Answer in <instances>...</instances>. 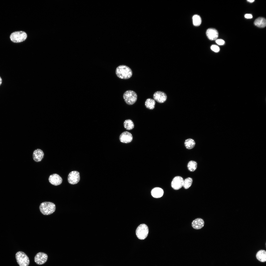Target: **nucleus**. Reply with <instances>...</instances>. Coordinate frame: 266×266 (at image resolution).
Masks as SVG:
<instances>
[{
	"instance_id": "f257e3e1",
	"label": "nucleus",
	"mask_w": 266,
	"mask_h": 266,
	"mask_svg": "<svg viewBox=\"0 0 266 266\" xmlns=\"http://www.w3.org/2000/svg\"><path fill=\"white\" fill-rule=\"evenodd\" d=\"M116 73L119 78L123 79H128L132 76L133 72L131 69L125 65H121L116 68Z\"/></svg>"
},
{
	"instance_id": "f03ea898",
	"label": "nucleus",
	"mask_w": 266,
	"mask_h": 266,
	"mask_svg": "<svg viewBox=\"0 0 266 266\" xmlns=\"http://www.w3.org/2000/svg\"><path fill=\"white\" fill-rule=\"evenodd\" d=\"M39 209L41 213L44 215H49L53 213L56 209L55 205L50 202H44L42 203L39 206Z\"/></svg>"
},
{
	"instance_id": "7ed1b4c3",
	"label": "nucleus",
	"mask_w": 266,
	"mask_h": 266,
	"mask_svg": "<svg viewBox=\"0 0 266 266\" xmlns=\"http://www.w3.org/2000/svg\"><path fill=\"white\" fill-rule=\"evenodd\" d=\"M123 98L125 102L129 105H132L136 101L137 95L135 92L131 90L126 91L123 95Z\"/></svg>"
},
{
	"instance_id": "20e7f679",
	"label": "nucleus",
	"mask_w": 266,
	"mask_h": 266,
	"mask_svg": "<svg viewBox=\"0 0 266 266\" xmlns=\"http://www.w3.org/2000/svg\"><path fill=\"white\" fill-rule=\"evenodd\" d=\"M16 258L18 264L19 266H28L30 261L27 255L23 252L19 251L16 254Z\"/></svg>"
},
{
	"instance_id": "39448f33",
	"label": "nucleus",
	"mask_w": 266,
	"mask_h": 266,
	"mask_svg": "<svg viewBox=\"0 0 266 266\" xmlns=\"http://www.w3.org/2000/svg\"><path fill=\"white\" fill-rule=\"evenodd\" d=\"M149 233L147 226L144 224L140 225L137 227L136 231V235L139 239L144 240L147 237Z\"/></svg>"
},
{
	"instance_id": "423d86ee",
	"label": "nucleus",
	"mask_w": 266,
	"mask_h": 266,
	"mask_svg": "<svg viewBox=\"0 0 266 266\" xmlns=\"http://www.w3.org/2000/svg\"><path fill=\"white\" fill-rule=\"evenodd\" d=\"M27 35L24 32L22 31H17L11 33L10 36L11 40L15 43H19L24 41L26 38Z\"/></svg>"
},
{
	"instance_id": "0eeeda50",
	"label": "nucleus",
	"mask_w": 266,
	"mask_h": 266,
	"mask_svg": "<svg viewBox=\"0 0 266 266\" xmlns=\"http://www.w3.org/2000/svg\"><path fill=\"white\" fill-rule=\"evenodd\" d=\"M79 172L77 171H73L70 172L68 175L67 180L68 182L72 184L77 183L80 180Z\"/></svg>"
},
{
	"instance_id": "6e6552de",
	"label": "nucleus",
	"mask_w": 266,
	"mask_h": 266,
	"mask_svg": "<svg viewBox=\"0 0 266 266\" xmlns=\"http://www.w3.org/2000/svg\"><path fill=\"white\" fill-rule=\"evenodd\" d=\"M184 179L181 176H179L175 177L171 183V186L174 190H178L181 188L183 186Z\"/></svg>"
},
{
	"instance_id": "1a4fd4ad",
	"label": "nucleus",
	"mask_w": 266,
	"mask_h": 266,
	"mask_svg": "<svg viewBox=\"0 0 266 266\" xmlns=\"http://www.w3.org/2000/svg\"><path fill=\"white\" fill-rule=\"evenodd\" d=\"M48 258L47 254L45 253L40 252L37 253L34 258L35 263L38 265H41L45 263Z\"/></svg>"
},
{
	"instance_id": "9d476101",
	"label": "nucleus",
	"mask_w": 266,
	"mask_h": 266,
	"mask_svg": "<svg viewBox=\"0 0 266 266\" xmlns=\"http://www.w3.org/2000/svg\"><path fill=\"white\" fill-rule=\"evenodd\" d=\"M153 98L154 100L158 102L162 103L166 101L167 99V96L164 92L158 91L155 92L153 94Z\"/></svg>"
},
{
	"instance_id": "9b49d317",
	"label": "nucleus",
	"mask_w": 266,
	"mask_h": 266,
	"mask_svg": "<svg viewBox=\"0 0 266 266\" xmlns=\"http://www.w3.org/2000/svg\"><path fill=\"white\" fill-rule=\"evenodd\" d=\"M50 183L52 184L57 186L61 184L62 182V178L57 174H53L50 175L49 178Z\"/></svg>"
},
{
	"instance_id": "f8f14e48",
	"label": "nucleus",
	"mask_w": 266,
	"mask_h": 266,
	"mask_svg": "<svg viewBox=\"0 0 266 266\" xmlns=\"http://www.w3.org/2000/svg\"><path fill=\"white\" fill-rule=\"evenodd\" d=\"M133 137L132 134L127 131L122 133L119 137V139L121 142L128 143L130 142L132 140Z\"/></svg>"
},
{
	"instance_id": "ddd939ff",
	"label": "nucleus",
	"mask_w": 266,
	"mask_h": 266,
	"mask_svg": "<svg viewBox=\"0 0 266 266\" xmlns=\"http://www.w3.org/2000/svg\"><path fill=\"white\" fill-rule=\"evenodd\" d=\"M44 156L43 152L39 149H37L34 150L33 154V160L36 162L41 161L43 159Z\"/></svg>"
},
{
	"instance_id": "4468645a",
	"label": "nucleus",
	"mask_w": 266,
	"mask_h": 266,
	"mask_svg": "<svg viewBox=\"0 0 266 266\" xmlns=\"http://www.w3.org/2000/svg\"><path fill=\"white\" fill-rule=\"evenodd\" d=\"M206 34L208 39L212 40L216 39L218 36L217 31L214 28L208 29L206 31Z\"/></svg>"
},
{
	"instance_id": "2eb2a0df",
	"label": "nucleus",
	"mask_w": 266,
	"mask_h": 266,
	"mask_svg": "<svg viewBox=\"0 0 266 266\" xmlns=\"http://www.w3.org/2000/svg\"><path fill=\"white\" fill-rule=\"evenodd\" d=\"M204 222L203 219L199 218L194 220L192 223V227L196 229H199L201 228L204 226Z\"/></svg>"
},
{
	"instance_id": "dca6fc26",
	"label": "nucleus",
	"mask_w": 266,
	"mask_h": 266,
	"mask_svg": "<svg viewBox=\"0 0 266 266\" xmlns=\"http://www.w3.org/2000/svg\"><path fill=\"white\" fill-rule=\"evenodd\" d=\"M164 193V191L162 189L158 187L153 188L151 192L152 196L156 198L161 197L163 196Z\"/></svg>"
},
{
	"instance_id": "f3484780",
	"label": "nucleus",
	"mask_w": 266,
	"mask_h": 266,
	"mask_svg": "<svg viewBox=\"0 0 266 266\" xmlns=\"http://www.w3.org/2000/svg\"><path fill=\"white\" fill-rule=\"evenodd\" d=\"M254 24L258 27L261 28H264L266 25V19L263 17H259L255 20Z\"/></svg>"
},
{
	"instance_id": "a211bd4d",
	"label": "nucleus",
	"mask_w": 266,
	"mask_h": 266,
	"mask_svg": "<svg viewBox=\"0 0 266 266\" xmlns=\"http://www.w3.org/2000/svg\"><path fill=\"white\" fill-rule=\"evenodd\" d=\"M256 257L257 259L262 262L266 261V251L263 250H259L257 253Z\"/></svg>"
},
{
	"instance_id": "6ab92c4d",
	"label": "nucleus",
	"mask_w": 266,
	"mask_h": 266,
	"mask_svg": "<svg viewBox=\"0 0 266 266\" xmlns=\"http://www.w3.org/2000/svg\"><path fill=\"white\" fill-rule=\"evenodd\" d=\"M195 141L192 139L189 138L186 139L184 142V145L186 148L188 149H191L195 146Z\"/></svg>"
},
{
	"instance_id": "aec40b11",
	"label": "nucleus",
	"mask_w": 266,
	"mask_h": 266,
	"mask_svg": "<svg viewBox=\"0 0 266 266\" xmlns=\"http://www.w3.org/2000/svg\"><path fill=\"white\" fill-rule=\"evenodd\" d=\"M155 102L154 100L151 99H147L145 102V105L146 107L150 110H152L155 108Z\"/></svg>"
},
{
	"instance_id": "412c9836",
	"label": "nucleus",
	"mask_w": 266,
	"mask_h": 266,
	"mask_svg": "<svg viewBox=\"0 0 266 266\" xmlns=\"http://www.w3.org/2000/svg\"><path fill=\"white\" fill-rule=\"evenodd\" d=\"M125 128L127 130H131L134 128V125L132 120L130 119L125 120L124 122Z\"/></svg>"
},
{
	"instance_id": "4be33fe9",
	"label": "nucleus",
	"mask_w": 266,
	"mask_h": 266,
	"mask_svg": "<svg viewBox=\"0 0 266 266\" xmlns=\"http://www.w3.org/2000/svg\"><path fill=\"white\" fill-rule=\"evenodd\" d=\"M197 162L193 161H191L189 162L187 165L188 170L190 171L193 172L197 169Z\"/></svg>"
},
{
	"instance_id": "5701e85b",
	"label": "nucleus",
	"mask_w": 266,
	"mask_h": 266,
	"mask_svg": "<svg viewBox=\"0 0 266 266\" xmlns=\"http://www.w3.org/2000/svg\"><path fill=\"white\" fill-rule=\"evenodd\" d=\"M192 182L193 180L191 178H187L183 180V186L184 189H188L191 186Z\"/></svg>"
},
{
	"instance_id": "b1692460",
	"label": "nucleus",
	"mask_w": 266,
	"mask_h": 266,
	"mask_svg": "<svg viewBox=\"0 0 266 266\" xmlns=\"http://www.w3.org/2000/svg\"><path fill=\"white\" fill-rule=\"evenodd\" d=\"M193 24L195 26H200L201 23V20L200 16L197 15H194L192 17Z\"/></svg>"
},
{
	"instance_id": "393cba45",
	"label": "nucleus",
	"mask_w": 266,
	"mask_h": 266,
	"mask_svg": "<svg viewBox=\"0 0 266 266\" xmlns=\"http://www.w3.org/2000/svg\"><path fill=\"white\" fill-rule=\"evenodd\" d=\"M211 49L212 50L216 52H218L220 50L219 47L215 45H212L211 47Z\"/></svg>"
},
{
	"instance_id": "a878e982",
	"label": "nucleus",
	"mask_w": 266,
	"mask_h": 266,
	"mask_svg": "<svg viewBox=\"0 0 266 266\" xmlns=\"http://www.w3.org/2000/svg\"><path fill=\"white\" fill-rule=\"evenodd\" d=\"M216 42L217 44L220 45H223L225 43L224 41L221 39H216Z\"/></svg>"
},
{
	"instance_id": "bb28decb",
	"label": "nucleus",
	"mask_w": 266,
	"mask_h": 266,
	"mask_svg": "<svg viewBox=\"0 0 266 266\" xmlns=\"http://www.w3.org/2000/svg\"><path fill=\"white\" fill-rule=\"evenodd\" d=\"M245 17L247 18L250 19L252 17V16L250 14H246L245 15Z\"/></svg>"
},
{
	"instance_id": "cd10ccee",
	"label": "nucleus",
	"mask_w": 266,
	"mask_h": 266,
	"mask_svg": "<svg viewBox=\"0 0 266 266\" xmlns=\"http://www.w3.org/2000/svg\"><path fill=\"white\" fill-rule=\"evenodd\" d=\"M247 1L248 2H250V3H252V2H253L254 1V0H248Z\"/></svg>"
},
{
	"instance_id": "c85d7f7f",
	"label": "nucleus",
	"mask_w": 266,
	"mask_h": 266,
	"mask_svg": "<svg viewBox=\"0 0 266 266\" xmlns=\"http://www.w3.org/2000/svg\"><path fill=\"white\" fill-rule=\"evenodd\" d=\"M2 82V79H1V78L0 77V85L1 84Z\"/></svg>"
}]
</instances>
